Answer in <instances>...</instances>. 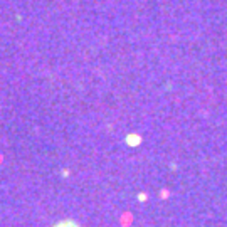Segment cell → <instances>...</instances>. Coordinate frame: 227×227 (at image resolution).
<instances>
[{
  "instance_id": "2",
  "label": "cell",
  "mask_w": 227,
  "mask_h": 227,
  "mask_svg": "<svg viewBox=\"0 0 227 227\" xmlns=\"http://www.w3.org/2000/svg\"><path fill=\"white\" fill-rule=\"evenodd\" d=\"M128 143H130V145H136V143H140V136L131 135V136H130V140H128Z\"/></svg>"
},
{
  "instance_id": "1",
  "label": "cell",
  "mask_w": 227,
  "mask_h": 227,
  "mask_svg": "<svg viewBox=\"0 0 227 227\" xmlns=\"http://www.w3.org/2000/svg\"><path fill=\"white\" fill-rule=\"evenodd\" d=\"M54 227H81V225H77L76 222H72V220H63V222H59V224H56Z\"/></svg>"
}]
</instances>
